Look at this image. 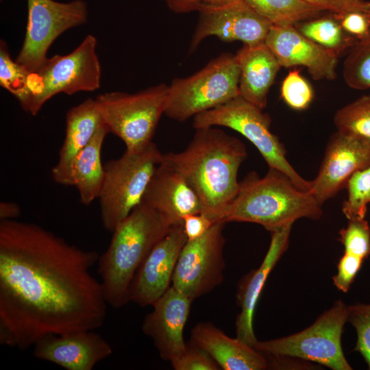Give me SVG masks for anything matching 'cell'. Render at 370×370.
Segmentation results:
<instances>
[{
	"label": "cell",
	"instance_id": "1",
	"mask_svg": "<svg viewBox=\"0 0 370 370\" xmlns=\"http://www.w3.org/2000/svg\"><path fill=\"white\" fill-rule=\"evenodd\" d=\"M99 257L36 223L0 221V343L26 349L48 334L95 330L106 319Z\"/></svg>",
	"mask_w": 370,
	"mask_h": 370
},
{
	"label": "cell",
	"instance_id": "2",
	"mask_svg": "<svg viewBox=\"0 0 370 370\" xmlns=\"http://www.w3.org/2000/svg\"><path fill=\"white\" fill-rule=\"evenodd\" d=\"M247 156L239 139L208 127L195 129L184 150L162 153L161 162L186 179L201 202L202 213L216 223L222 221L238 193V172Z\"/></svg>",
	"mask_w": 370,
	"mask_h": 370
},
{
	"label": "cell",
	"instance_id": "3",
	"mask_svg": "<svg viewBox=\"0 0 370 370\" xmlns=\"http://www.w3.org/2000/svg\"><path fill=\"white\" fill-rule=\"evenodd\" d=\"M173 225L164 215L140 203L114 228L97 263L108 306L118 309L129 302V288L136 271Z\"/></svg>",
	"mask_w": 370,
	"mask_h": 370
},
{
	"label": "cell",
	"instance_id": "4",
	"mask_svg": "<svg viewBox=\"0 0 370 370\" xmlns=\"http://www.w3.org/2000/svg\"><path fill=\"white\" fill-rule=\"evenodd\" d=\"M321 215V205L310 191L301 190L286 174L269 168L263 177L253 172L239 182L222 221L257 223L273 232L299 219H318Z\"/></svg>",
	"mask_w": 370,
	"mask_h": 370
},
{
	"label": "cell",
	"instance_id": "5",
	"mask_svg": "<svg viewBox=\"0 0 370 370\" xmlns=\"http://www.w3.org/2000/svg\"><path fill=\"white\" fill-rule=\"evenodd\" d=\"M97 44L94 36L87 35L71 53L48 58L37 70L30 72L25 90L17 99L23 110L35 116L57 94L71 95L97 90L101 69Z\"/></svg>",
	"mask_w": 370,
	"mask_h": 370
},
{
	"label": "cell",
	"instance_id": "6",
	"mask_svg": "<svg viewBox=\"0 0 370 370\" xmlns=\"http://www.w3.org/2000/svg\"><path fill=\"white\" fill-rule=\"evenodd\" d=\"M162 157L151 141L138 149H125L121 157L104 164L105 177L98 199L106 230L112 232L141 203Z\"/></svg>",
	"mask_w": 370,
	"mask_h": 370
},
{
	"label": "cell",
	"instance_id": "7",
	"mask_svg": "<svg viewBox=\"0 0 370 370\" xmlns=\"http://www.w3.org/2000/svg\"><path fill=\"white\" fill-rule=\"evenodd\" d=\"M235 55L223 53L195 73L169 85L164 114L183 122L240 95Z\"/></svg>",
	"mask_w": 370,
	"mask_h": 370
},
{
	"label": "cell",
	"instance_id": "8",
	"mask_svg": "<svg viewBox=\"0 0 370 370\" xmlns=\"http://www.w3.org/2000/svg\"><path fill=\"white\" fill-rule=\"evenodd\" d=\"M271 122L269 114L238 95L194 116L193 126H221L236 131L257 148L269 168L286 174L301 190L310 191L312 181L301 177L287 160L284 146L270 130Z\"/></svg>",
	"mask_w": 370,
	"mask_h": 370
},
{
	"label": "cell",
	"instance_id": "9",
	"mask_svg": "<svg viewBox=\"0 0 370 370\" xmlns=\"http://www.w3.org/2000/svg\"><path fill=\"white\" fill-rule=\"evenodd\" d=\"M348 306L338 300L304 330L284 337L257 341L254 347L275 358L293 357L314 362L332 370H352L341 345Z\"/></svg>",
	"mask_w": 370,
	"mask_h": 370
},
{
	"label": "cell",
	"instance_id": "10",
	"mask_svg": "<svg viewBox=\"0 0 370 370\" xmlns=\"http://www.w3.org/2000/svg\"><path fill=\"white\" fill-rule=\"evenodd\" d=\"M168 93L169 85L161 83L136 93L106 92L95 99L110 133L119 137L126 149H135L152 141Z\"/></svg>",
	"mask_w": 370,
	"mask_h": 370
},
{
	"label": "cell",
	"instance_id": "11",
	"mask_svg": "<svg viewBox=\"0 0 370 370\" xmlns=\"http://www.w3.org/2000/svg\"><path fill=\"white\" fill-rule=\"evenodd\" d=\"M27 1L26 31L15 60L30 73L46 61L48 50L58 36L86 22L88 7L84 0L66 3L54 0Z\"/></svg>",
	"mask_w": 370,
	"mask_h": 370
},
{
	"label": "cell",
	"instance_id": "12",
	"mask_svg": "<svg viewBox=\"0 0 370 370\" xmlns=\"http://www.w3.org/2000/svg\"><path fill=\"white\" fill-rule=\"evenodd\" d=\"M225 223H214L201 237L187 241L180 254L171 286L192 301L223 281Z\"/></svg>",
	"mask_w": 370,
	"mask_h": 370
},
{
	"label": "cell",
	"instance_id": "13",
	"mask_svg": "<svg viewBox=\"0 0 370 370\" xmlns=\"http://www.w3.org/2000/svg\"><path fill=\"white\" fill-rule=\"evenodd\" d=\"M199 20L189 46V53L209 36L223 42L241 41L244 45L264 42L273 25L243 1L225 5L202 3Z\"/></svg>",
	"mask_w": 370,
	"mask_h": 370
},
{
	"label": "cell",
	"instance_id": "14",
	"mask_svg": "<svg viewBox=\"0 0 370 370\" xmlns=\"http://www.w3.org/2000/svg\"><path fill=\"white\" fill-rule=\"evenodd\" d=\"M370 167V139L340 132L330 138L310 192L322 206L346 186L356 171Z\"/></svg>",
	"mask_w": 370,
	"mask_h": 370
},
{
	"label": "cell",
	"instance_id": "15",
	"mask_svg": "<svg viewBox=\"0 0 370 370\" xmlns=\"http://www.w3.org/2000/svg\"><path fill=\"white\" fill-rule=\"evenodd\" d=\"M186 241L183 224L173 225L136 271L129 288V302L143 308L152 306L170 288L180 254Z\"/></svg>",
	"mask_w": 370,
	"mask_h": 370
},
{
	"label": "cell",
	"instance_id": "16",
	"mask_svg": "<svg viewBox=\"0 0 370 370\" xmlns=\"http://www.w3.org/2000/svg\"><path fill=\"white\" fill-rule=\"evenodd\" d=\"M264 43L281 66H302L314 80H334L338 54L301 34L294 25H272Z\"/></svg>",
	"mask_w": 370,
	"mask_h": 370
},
{
	"label": "cell",
	"instance_id": "17",
	"mask_svg": "<svg viewBox=\"0 0 370 370\" xmlns=\"http://www.w3.org/2000/svg\"><path fill=\"white\" fill-rule=\"evenodd\" d=\"M192 302L190 298L171 286L144 318L143 333L153 341L160 358L170 363L186 349L184 330Z\"/></svg>",
	"mask_w": 370,
	"mask_h": 370
},
{
	"label": "cell",
	"instance_id": "18",
	"mask_svg": "<svg viewBox=\"0 0 370 370\" xmlns=\"http://www.w3.org/2000/svg\"><path fill=\"white\" fill-rule=\"evenodd\" d=\"M33 354L67 370H92L112 349L95 330H82L44 336L33 345Z\"/></svg>",
	"mask_w": 370,
	"mask_h": 370
},
{
	"label": "cell",
	"instance_id": "19",
	"mask_svg": "<svg viewBox=\"0 0 370 370\" xmlns=\"http://www.w3.org/2000/svg\"><path fill=\"white\" fill-rule=\"evenodd\" d=\"M141 203L164 215L173 225L189 214L202 213L201 202L186 179L162 162L154 171Z\"/></svg>",
	"mask_w": 370,
	"mask_h": 370
},
{
	"label": "cell",
	"instance_id": "20",
	"mask_svg": "<svg viewBox=\"0 0 370 370\" xmlns=\"http://www.w3.org/2000/svg\"><path fill=\"white\" fill-rule=\"evenodd\" d=\"M291 226L271 232L270 245L262 262L238 286L237 300L241 310L236 320V337L252 347L258 341L253 327L255 309L269 274L287 249Z\"/></svg>",
	"mask_w": 370,
	"mask_h": 370
},
{
	"label": "cell",
	"instance_id": "21",
	"mask_svg": "<svg viewBox=\"0 0 370 370\" xmlns=\"http://www.w3.org/2000/svg\"><path fill=\"white\" fill-rule=\"evenodd\" d=\"M190 341L207 352L221 369L264 370L269 366L263 354L208 322L199 323L193 328Z\"/></svg>",
	"mask_w": 370,
	"mask_h": 370
},
{
	"label": "cell",
	"instance_id": "22",
	"mask_svg": "<svg viewBox=\"0 0 370 370\" xmlns=\"http://www.w3.org/2000/svg\"><path fill=\"white\" fill-rule=\"evenodd\" d=\"M103 124L95 99H87L67 112L65 137L59 151L58 162L51 169L55 182L66 186L73 160Z\"/></svg>",
	"mask_w": 370,
	"mask_h": 370
},
{
	"label": "cell",
	"instance_id": "23",
	"mask_svg": "<svg viewBox=\"0 0 370 370\" xmlns=\"http://www.w3.org/2000/svg\"><path fill=\"white\" fill-rule=\"evenodd\" d=\"M235 57L240 70V95L263 110L281 65L264 42L243 45Z\"/></svg>",
	"mask_w": 370,
	"mask_h": 370
},
{
	"label": "cell",
	"instance_id": "24",
	"mask_svg": "<svg viewBox=\"0 0 370 370\" xmlns=\"http://www.w3.org/2000/svg\"><path fill=\"white\" fill-rule=\"evenodd\" d=\"M108 133L107 126L103 124L91 141L75 157L69 169L66 186L76 188L79 201L85 206L99 197L105 177L101 150Z\"/></svg>",
	"mask_w": 370,
	"mask_h": 370
},
{
	"label": "cell",
	"instance_id": "25",
	"mask_svg": "<svg viewBox=\"0 0 370 370\" xmlns=\"http://www.w3.org/2000/svg\"><path fill=\"white\" fill-rule=\"evenodd\" d=\"M273 25H295L318 17L319 8L304 0H243Z\"/></svg>",
	"mask_w": 370,
	"mask_h": 370
},
{
	"label": "cell",
	"instance_id": "26",
	"mask_svg": "<svg viewBox=\"0 0 370 370\" xmlns=\"http://www.w3.org/2000/svg\"><path fill=\"white\" fill-rule=\"evenodd\" d=\"M294 25L306 38L338 55L350 49L357 41L343 30L333 14L318 16Z\"/></svg>",
	"mask_w": 370,
	"mask_h": 370
},
{
	"label": "cell",
	"instance_id": "27",
	"mask_svg": "<svg viewBox=\"0 0 370 370\" xmlns=\"http://www.w3.org/2000/svg\"><path fill=\"white\" fill-rule=\"evenodd\" d=\"M343 76L352 88H370V31L349 49L343 62Z\"/></svg>",
	"mask_w": 370,
	"mask_h": 370
},
{
	"label": "cell",
	"instance_id": "28",
	"mask_svg": "<svg viewBox=\"0 0 370 370\" xmlns=\"http://www.w3.org/2000/svg\"><path fill=\"white\" fill-rule=\"evenodd\" d=\"M334 123L338 132L370 139V94L340 108Z\"/></svg>",
	"mask_w": 370,
	"mask_h": 370
},
{
	"label": "cell",
	"instance_id": "29",
	"mask_svg": "<svg viewBox=\"0 0 370 370\" xmlns=\"http://www.w3.org/2000/svg\"><path fill=\"white\" fill-rule=\"evenodd\" d=\"M345 188L348 195L343 204V214L348 220L365 219L370 203V167L355 172Z\"/></svg>",
	"mask_w": 370,
	"mask_h": 370
},
{
	"label": "cell",
	"instance_id": "30",
	"mask_svg": "<svg viewBox=\"0 0 370 370\" xmlns=\"http://www.w3.org/2000/svg\"><path fill=\"white\" fill-rule=\"evenodd\" d=\"M29 72L11 58L4 40L0 42V86L16 99L25 92Z\"/></svg>",
	"mask_w": 370,
	"mask_h": 370
},
{
	"label": "cell",
	"instance_id": "31",
	"mask_svg": "<svg viewBox=\"0 0 370 370\" xmlns=\"http://www.w3.org/2000/svg\"><path fill=\"white\" fill-rule=\"evenodd\" d=\"M280 95L291 108L303 110L312 103L314 91L310 83L300 74V70L295 69L290 71L283 79Z\"/></svg>",
	"mask_w": 370,
	"mask_h": 370
},
{
	"label": "cell",
	"instance_id": "32",
	"mask_svg": "<svg viewBox=\"0 0 370 370\" xmlns=\"http://www.w3.org/2000/svg\"><path fill=\"white\" fill-rule=\"evenodd\" d=\"M340 241L344 252L358 256L363 260L370 255V226L365 219L349 220L346 227L339 232Z\"/></svg>",
	"mask_w": 370,
	"mask_h": 370
},
{
	"label": "cell",
	"instance_id": "33",
	"mask_svg": "<svg viewBox=\"0 0 370 370\" xmlns=\"http://www.w3.org/2000/svg\"><path fill=\"white\" fill-rule=\"evenodd\" d=\"M347 321L356 331L355 350L362 355L370 369V304L358 303L348 306Z\"/></svg>",
	"mask_w": 370,
	"mask_h": 370
},
{
	"label": "cell",
	"instance_id": "34",
	"mask_svg": "<svg viewBox=\"0 0 370 370\" xmlns=\"http://www.w3.org/2000/svg\"><path fill=\"white\" fill-rule=\"evenodd\" d=\"M175 370H219L220 367L204 349L190 341L185 352L171 362Z\"/></svg>",
	"mask_w": 370,
	"mask_h": 370
},
{
	"label": "cell",
	"instance_id": "35",
	"mask_svg": "<svg viewBox=\"0 0 370 370\" xmlns=\"http://www.w3.org/2000/svg\"><path fill=\"white\" fill-rule=\"evenodd\" d=\"M364 260L349 253L344 252L337 264V273L333 277L334 285L338 290L347 293L357 273L361 269Z\"/></svg>",
	"mask_w": 370,
	"mask_h": 370
},
{
	"label": "cell",
	"instance_id": "36",
	"mask_svg": "<svg viewBox=\"0 0 370 370\" xmlns=\"http://www.w3.org/2000/svg\"><path fill=\"white\" fill-rule=\"evenodd\" d=\"M333 15L343 30L356 40L363 38L370 31V12L353 11Z\"/></svg>",
	"mask_w": 370,
	"mask_h": 370
},
{
	"label": "cell",
	"instance_id": "37",
	"mask_svg": "<svg viewBox=\"0 0 370 370\" xmlns=\"http://www.w3.org/2000/svg\"><path fill=\"white\" fill-rule=\"evenodd\" d=\"M323 11L333 14H343L353 11L370 12V1L367 0H304Z\"/></svg>",
	"mask_w": 370,
	"mask_h": 370
},
{
	"label": "cell",
	"instance_id": "38",
	"mask_svg": "<svg viewBox=\"0 0 370 370\" xmlns=\"http://www.w3.org/2000/svg\"><path fill=\"white\" fill-rule=\"evenodd\" d=\"M214 222L203 213L192 214L183 219L184 231L187 241H193L204 236Z\"/></svg>",
	"mask_w": 370,
	"mask_h": 370
},
{
	"label": "cell",
	"instance_id": "39",
	"mask_svg": "<svg viewBox=\"0 0 370 370\" xmlns=\"http://www.w3.org/2000/svg\"><path fill=\"white\" fill-rule=\"evenodd\" d=\"M169 10L176 14H186L198 11L202 5L201 0H164Z\"/></svg>",
	"mask_w": 370,
	"mask_h": 370
},
{
	"label": "cell",
	"instance_id": "40",
	"mask_svg": "<svg viewBox=\"0 0 370 370\" xmlns=\"http://www.w3.org/2000/svg\"><path fill=\"white\" fill-rule=\"evenodd\" d=\"M19 205L14 201H2L0 203V220H15L21 214Z\"/></svg>",
	"mask_w": 370,
	"mask_h": 370
},
{
	"label": "cell",
	"instance_id": "41",
	"mask_svg": "<svg viewBox=\"0 0 370 370\" xmlns=\"http://www.w3.org/2000/svg\"><path fill=\"white\" fill-rule=\"evenodd\" d=\"M243 0H201L202 3L210 5H225L241 2Z\"/></svg>",
	"mask_w": 370,
	"mask_h": 370
}]
</instances>
